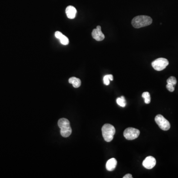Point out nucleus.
<instances>
[{
	"instance_id": "nucleus-1",
	"label": "nucleus",
	"mask_w": 178,
	"mask_h": 178,
	"mask_svg": "<svg viewBox=\"0 0 178 178\" xmlns=\"http://www.w3.org/2000/svg\"><path fill=\"white\" fill-rule=\"evenodd\" d=\"M153 22V19L148 16H137L132 20L133 26L135 28H140L150 25Z\"/></svg>"
},
{
	"instance_id": "nucleus-2",
	"label": "nucleus",
	"mask_w": 178,
	"mask_h": 178,
	"mask_svg": "<svg viewBox=\"0 0 178 178\" xmlns=\"http://www.w3.org/2000/svg\"><path fill=\"white\" fill-rule=\"evenodd\" d=\"M58 126L60 128V134L63 137L67 138L71 135L72 129L69 120L64 118L60 119L58 121Z\"/></svg>"
},
{
	"instance_id": "nucleus-3",
	"label": "nucleus",
	"mask_w": 178,
	"mask_h": 178,
	"mask_svg": "<svg viewBox=\"0 0 178 178\" xmlns=\"http://www.w3.org/2000/svg\"><path fill=\"white\" fill-rule=\"evenodd\" d=\"M102 135L104 140L107 142H110L113 139L115 134V129L111 124H105L101 129Z\"/></svg>"
},
{
	"instance_id": "nucleus-4",
	"label": "nucleus",
	"mask_w": 178,
	"mask_h": 178,
	"mask_svg": "<svg viewBox=\"0 0 178 178\" xmlns=\"http://www.w3.org/2000/svg\"><path fill=\"white\" fill-rule=\"evenodd\" d=\"M155 121L160 128L163 131L169 130L171 127L169 122L160 114H158L156 116V117H155Z\"/></svg>"
},
{
	"instance_id": "nucleus-5",
	"label": "nucleus",
	"mask_w": 178,
	"mask_h": 178,
	"mask_svg": "<svg viewBox=\"0 0 178 178\" xmlns=\"http://www.w3.org/2000/svg\"><path fill=\"white\" fill-rule=\"evenodd\" d=\"M169 61L165 58H159L154 60L151 65L153 68L156 71H161L164 70L168 66Z\"/></svg>"
},
{
	"instance_id": "nucleus-6",
	"label": "nucleus",
	"mask_w": 178,
	"mask_h": 178,
	"mask_svg": "<svg viewBox=\"0 0 178 178\" xmlns=\"http://www.w3.org/2000/svg\"><path fill=\"white\" fill-rule=\"evenodd\" d=\"M140 131L134 128H128L124 131V136L127 140H133L138 138L140 135Z\"/></svg>"
},
{
	"instance_id": "nucleus-7",
	"label": "nucleus",
	"mask_w": 178,
	"mask_h": 178,
	"mask_svg": "<svg viewBox=\"0 0 178 178\" xmlns=\"http://www.w3.org/2000/svg\"><path fill=\"white\" fill-rule=\"evenodd\" d=\"M92 36L97 41H101L104 40L105 38L104 35L101 31V26L100 25L97 26V28L93 30Z\"/></svg>"
},
{
	"instance_id": "nucleus-8",
	"label": "nucleus",
	"mask_w": 178,
	"mask_h": 178,
	"mask_svg": "<svg viewBox=\"0 0 178 178\" xmlns=\"http://www.w3.org/2000/svg\"><path fill=\"white\" fill-rule=\"evenodd\" d=\"M156 163L155 158L151 156H149L147 157L142 162V165L147 169H151L155 166Z\"/></svg>"
},
{
	"instance_id": "nucleus-9",
	"label": "nucleus",
	"mask_w": 178,
	"mask_h": 178,
	"mask_svg": "<svg viewBox=\"0 0 178 178\" xmlns=\"http://www.w3.org/2000/svg\"><path fill=\"white\" fill-rule=\"evenodd\" d=\"M166 88L169 91L173 92L175 90V86L177 83V79L174 76H171L167 80Z\"/></svg>"
},
{
	"instance_id": "nucleus-10",
	"label": "nucleus",
	"mask_w": 178,
	"mask_h": 178,
	"mask_svg": "<svg viewBox=\"0 0 178 178\" xmlns=\"http://www.w3.org/2000/svg\"><path fill=\"white\" fill-rule=\"evenodd\" d=\"M66 13L69 19H74L75 17L77 10L73 6H69L66 9Z\"/></svg>"
},
{
	"instance_id": "nucleus-11",
	"label": "nucleus",
	"mask_w": 178,
	"mask_h": 178,
	"mask_svg": "<svg viewBox=\"0 0 178 178\" xmlns=\"http://www.w3.org/2000/svg\"><path fill=\"white\" fill-rule=\"evenodd\" d=\"M117 160L115 158H112L108 160L106 164V168L108 171H112L115 169L117 165Z\"/></svg>"
},
{
	"instance_id": "nucleus-12",
	"label": "nucleus",
	"mask_w": 178,
	"mask_h": 178,
	"mask_svg": "<svg viewBox=\"0 0 178 178\" xmlns=\"http://www.w3.org/2000/svg\"><path fill=\"white\" fill-rule=\"evenodd\" d=\"M55 36L57 39H60V43L64 45H67L69 44V39L66 36L63 34L60 31H56L55 32Z\"/></svg>"
},
{
	"instance_id": "nucleus-13",
	"label": "nucleus",
	"mask_w": 178,
	"mask_h": 178,
	"mask_svg": "<svg viewBox=\"0 0 178 178\" xmlns=\"http://www.w3.org/2000/svg\"><path fill=\"white\" fill-rule=\"evenodd\" d=\"M69 83L72 84L73 86L75 88H79L81 85V81L80 79L77 78L76 77H71L69 79Z\"/></svg>"
},
{
	"instance_id": "nucleus-14",
	"label": "nucleus",
	"mask_w": 178,
	"mask_h": 178,
	"mask_svg": "<svg viewBox=\"0 0 178 178\" xmlns=\"http://www.w3.org/2000/svg\"><path fill=\"white\" fill-rule=\"evenodd\" d=\"M113 76L111 74L104 76V79H103L104 83V85L107 86L109 85L110 84V81H113Z\"/></svg>"
},
{
	"instance_id": "nucleus-15",
	"label": "nucleus",
	"mask_w": 178,
	"mask_h": 178,
	"mask_svg": "<svg viewBox=\"0 0 178 178\" xmlns=\"http://www.w3.org/2000/svg\"><path fill=\"white\" fill-rule=\"evenodd\" d=\"M142 97L144 99V102L146 104H149L150 103L151 98L150 93L147 92H145L142 93Z\"/></svg>"
},
{
	"instance_id": "nucleus-16",
	"label": "nucleus",
	"mask_w": 178,
	"mask_h": 178,
	"mask_svg": "<svg viewBox=\"0 0 178 178\" xmlns=\"http://www.w3.org/2000/svg\"><path fill=\"white\" fill-rule=\"evenodd\" d=\"M116 102H117V104L121 107H124L126 105L125 98L123 96H122L121 98H118L116 100Z\"/></svg>"
},
{
	"instance_id": "nucleus-17",
	"label": "nucleus",
	"mask_w": 178,
	"mask_h": 178,
	"mask_svg": "<svg viewBox=\"0 0 178 178\" xmlns=\"http://www.w3.org/2000/svg\"><path fill=\"white\" fill-rule=\"evenodd\" d=\"M132 176L130 174H127L124 176L123 178H132Z\"/></svg>"
}]
</instances>
